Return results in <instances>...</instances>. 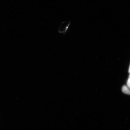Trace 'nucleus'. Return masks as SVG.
Returning <instances> with one entry per match:
<instances>
[{
  "label": "nucleus",
  "instance_id": "f03ea898",
  "mask_svg": "<svg viewBox=\"0 0 130 130\" xmlns=\"http://www.w3.org/2000/svg\"><path fill=\"white\" fill-rule=\"evenodd\" d=\"M122 90L124 93L130 95V90L127 86H123L122 87Z\"/></svg>",
  "mask_w": 130,
  "mask_h": 130
},
{
  "label": "nucleus",
  "instance_id": "7ed1b4c3",
  "mask_svg": "<svg viewBox=\"0 0 130 130\" xmlns=\"http://www.w3.org/2000/svg\"><path fill=\"white\" fill-rule=\"evenodd\" d=\"M127 86L128 87L130 88V74L129 76V78H128V80L127 82Z\"/></svg>",
  "mask_w": 130,
  "mask_h": 130
},
{
  "label": "nucleus",
  "instance_id": "f257e3e1",
  "mask_svg": "<svg viewBox=\"0 0 130 130\" xmlns=\"http://www.w3.org/2000/svg\"><path fill=\"white\" fill-rule=\"evenodd\" d=\"M70 24H68L66 26L64 25L63 24H61L60 27L58 29V32L60 34H63L65 35L67 32L68 28H69Z\"/></svg>",
  "mask_w": 130,
  "mask_h": 130
},
{
  "label": "nucleus",
  "instance_id": "39448f33",
  "mask_svg": "<svg viewBox=\"0 0 130 130\" xmlns=\"http://www.w3.org/2000/svg\"><path fill=\"white\" fill-rule=\"evenodd\" d=\"M129 88L130 89V88Z\"/></svg>",
  "mask_w": 130,
  "mask_h": 130
},
{
  "label": "nucleus",
  "instance_id": "20e7f679",
  "mask_svg": "<svg viewBox=\"0 0 130 130\" xmlns=\"http://www.w3.org/2000/svg\"><path fill=\"white\" fill-rule=\"evenodd\" d=\"M129 73H130V64L129 69Z\"/></svg>",
  "mask_w": 130,
  "mask_h": 130
}]
</instances>
